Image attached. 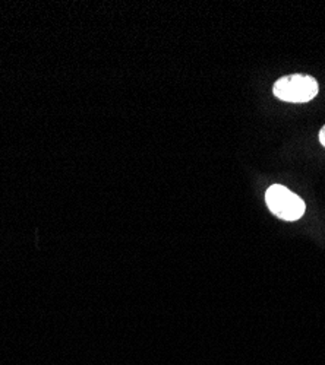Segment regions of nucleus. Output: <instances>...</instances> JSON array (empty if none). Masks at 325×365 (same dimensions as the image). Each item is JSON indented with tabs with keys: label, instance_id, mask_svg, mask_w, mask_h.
Listing matches in <instances>:
<instances>
[{
	"label": "nucleus",
	"instance_id": "7ed1b4c3",
	"mask_svg": "<svg viewBox=\"0 0 325 365\" xmlns=\"http://www.w3.org/2000/svg\"><path fill=\"white\" fill-rule=\"evenodd\" d=\"M319 142H321V145L325 148V126L321 129V132H319Z\"/></svg>",
	"mask_w": 325,
	"mask_h": 365
},
{
	"label": "nucleus",
	"instance_id": "f03ea898",
	"mask_svg": "<svg viewBox=\"0 0 325 365\" xmlns=\"http://www.w3.org/2000/svg\"><path fill=\"white\" fill-rule=\"evenodd\" d=\"M265 202L273 214L284 221H298L305 214L304 200L281 185L271 186L265 193Z\"/></svg>",
	"mask_w": 325,
	"mask_h": 365
},
{
	"label": "nucleus",
	"instance_id": "f257e3e1",
	"mask_svg": "<svg viewBox=\"0 0 325 365\" xmlns=\"http://www.w3.org/2000/svg\"><path fill=\"white\" fill-rule=\"evenodd\" d=\"M318 82L309 75H289L280 78L273 88L277 98L287 103H308L318 96Z\"/></svg>",
	"mask_w": 325,
	"mask_h": 365
}]
</instances>
